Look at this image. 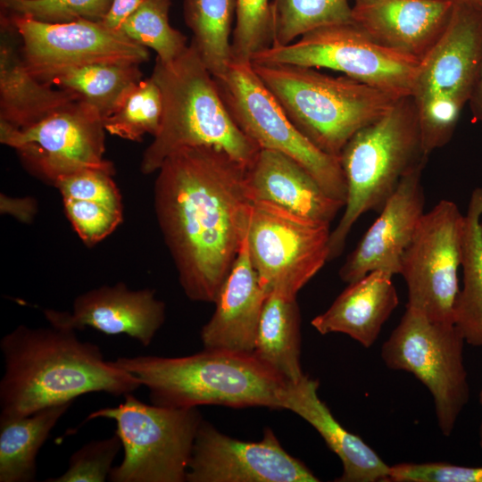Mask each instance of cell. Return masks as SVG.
Listing matches in <instances>:
<instances>
[{
    "label": "cell",
    "mask_w": 482,
    "mask_h": 482,
    "mask_svg": "<svg viewBox=\"0 0 482 482\" xmlns=\"http://www.w3.org/2000/svg\"><path fill=\"white\" fill-rule=\"evenodd\" d=\"M77 99L74 93L43 83L28 71L20 34L0 12V122L26 128Z\"/></svg>",
    "instance_id": "22"
},
{
    "label": "cell",
    "mask_w": 482,
    "mask_h": 482,
    "mask_svg": "<svg viewBox=\"0 0 482 482\" xmlns=\"http://www.w3.org/2000/svg\"><path fill=\"white\" fill-rule=\"evenodd\" d=\"M143 0H112L109 12L101 21L106 27L120 30L122 22L141 4Z\"/></svg>",
    "instance_id": "39"
},
{
    "label": "cell",
    "mask_w": 482,
    "mask_h": 482,
    "mask_svg": "<svg viewBox=\"0 0 482 482\" xmlns=\"http://www.w3.org/2000/svg\"><path fill=\"white\" fill-rule=\"evenodd\" d=\"M353 1H356V0H353Z\"/></svg>",
    "instance_id": "44"
},
{
    "label": "cell",
    "mask_w": 482,
    "mask_h": 482,
    "mask_svg": "<svg viewBox=\"0 0 482 482\" xmlns=\"http://www.w3.org/2000/svg\"><path fill=\"white\" fill-rule=\"evenodd\" d=\"M112 175L104 170L85 169L60 179L54 187L62 199L98 203L122 212L121 195Z\"/></svg>",
    "instance_id": "36"
},
{
    "label": "cell",
    "mask_w": 482,
    "mask_h": 482,
    "mask_svg": "<svg viewBox=\"0 0 482 482\" xmlns=\"http://www.w3.org/2000/svg\"><path fill=\"white\" fill-rule=\"evenodd\" d=\"M453 0H356L352 21L378 44L422 61L445 33Z\"/></svg>",
    "instance_id": "19"
},
{
    "label": "cell",
    "mask_w": 482,
    "mask_h": 482,
    "mask_svg": "<svg viewBox=\"0 0 482 482\" xmlns=\"http://www.w3.org/2000/svg\"><path fill=\"white\" fill-rule=\"evenodd\" d=\"M115 407L91 412L85 421L106 418L116 422L124 455L112 467V482H184L198 427L197 408L146 404L133 393Z\"/></svg>",
    "instance_id": "8"
},
{
    "label": "cell",
    "mask_w": 482,
    "mask_h": 482,
    "mask_svg": "<svg viewBox=\"0 0 482 482\" xmlns=\"http://www.w3.org/2000/svg\"><path fill=\"white\" fill-rule=\"evenodd\" d=\"M237 0H184L183 14L192 43L214 78L232 62L231 31Z\"/></svg>",
    "instance_id": "28"
},
{
    "label": "cell",
    "mask_w": 482,
    "mask_h": 482,
    "mask_svg": "<svg viewBox=\"0 0 482 482\" xmlns=\"http://www.w3.org/2000/svg\"><path fill=\"white\" fill-rule=\"evenodd\" d=\"M479 445H480V446L482 447V441H479Z\"/></svg>",
    "instance_id": "43"
},
{
    "label": "cell",
    "mask_w": 482,
    "mask_h": 482,
    "mask_svg": "<svg viewBox=\"0 0 482 482\" xmlns=\"http://www.w3.org/2000/svg\"><path fill=\"white\" fill-rule=\"evenodd\" d=\"M428 158L411 96L399 98L351 137L339 155L347 195L344 213L330 233L328 262L342 253L358 219L370 210L380 212L403 178Z\"/></svg>",
    "instance_id": "6"
},
{
    "label": "cell",
    "mask_w": 482,
    "mask_h": 482,
    "mask_svg": "<svg viewBox=\"0 0 482 482\" xmlns=\"http://www.w3.org/2000/svg\"><path fill=\"white\" fill-rule=\"evenodd\" d=\"M479 403H480L481 407H482V389H481L480 394H479ZM479 441H482V420H481L480 427H479Z\"/></svg>",
    "instance_id": "41"
},
{
    "label": "cell",
    "mask_w": 482,
    "mask_h": 482,
    "mask_svg": "<svg viewBox=\"0 0 482 482\" xmlns=\"http://www.w3.org/2000/svg\"><path fill=\"white\" fill-rule=\"evenodd\" d=\"M149 391L153 404L282 409L287 382L253 353L218 348L182 357L137 355L112 361Z\"/></svg>",
    "instance_id": "3"
},
{
    "label": "cell",
    "mask_w": 482,
    "mask_h": 482,
    "mask_svg": "<svg viewBox=\"0 0 482 482\" xmlns=\"http://www.w3.org/2000/svg\"><path fill=\"white\" fill-rule=\"evenodd\" d=\"M392 277L374 270L350 283L326 312L312 320V326L321 335L343 333L370 347L399 303Z\"/></svg>",
    "instance_id": "24"
},
{
    "label": "cell",
    "mask_w": 482,
    "mask_h": 482,
    "mask_svg": "<svg viewBox=\"0 0 482 482\" xmlns=\"http://www.w3.org/2000/svg\"><path fill=\"white\" fill-rule=\"evenodd\" d=\"M300 312L296 298L268 294L253 353L289 383L305 374L301 368Z\"/></svg>",
    "instance_id": "25"
},
{
    "label": "cell",
    "mask_w": 482,
    "mask_h": 482,
    "mask_svg": "<svg viewBox=\"0 0 482 482\" xmlns=\"http://www.w3.org/2000/svg\"><path fill=\"white\" fill-rule=\"evenodd\" d=\"M157 172L155 215L180 286L190 300L214 303L247 234L246 168L221 149L193 146Z\"/></svg>",
    "instance_id": "1"
},
{
    "label": "cell",
    "mask_w": 482,
    "mask_h": 482,
    "mask_svg": "<svg viewBox=\"0 0 482 482\" xmlns=\"http://www.w3.org/2000/svg\"><path fill=\"white\" fill-rule=\"evenodd\" d=\"M72 403L41 409L27 416L0 418V482H31L39 449Z\"/></svg>",
    "instance_id": "26"
},
{
    "label": "cell",
    "mask_w": 482,
    "mask_h": 482,
    "mask_svg": "<svg viewBox=\"0 0 482 482\" xmlns=\"http://www.w3.org/2000/svg\"><path fill=\"white\" fill-rule=\"evenodd\" d=\"M464 343L454 323L431 320L406 306L381 348L388 368L411 373L428 389L438 427L445 436H451L470 397Z\"/></svg>",
    "instance_id": "10"
},
{
    "label": "cell",
    "mask_w": 482,
    "mask_h": 482,
    "mask_svg": "<svg viewBox=\"0 0 482 482\" xmlns=\"http://www.w3.org/2000/svg\"><path fill=\"white\" fill-rule=\"evenodd\" d=\"M0 349V418L27 416L89 393L126 395L142 386L69 328L19 325L2 337Z\"/></svg>",
    "instance_id": "2"
},
{
    "label": "cell",
    "mask_w": 482,
    "mask_h": 482,
    "mask_svg": "<svg viewBox=\"0 0 482 482\" xmlns=\"http://www.w3.org/2000/svg\"><path fill=\"white\" fill-rule=\"evenodd\" d=\"M271 45L270 0H237L232 61L252 62L255 54Z\"/></svg>",
    "instance_id": "33"
},
{
    "label": "cell",
    "mask_w": 482,
    "mask_h": 482,
    "mask_svg": "<svg viewBox=\"0 0 482 482\" xmlns=\"http://www.w3.org/2000/svg\"><path fill=\"white\" fill-rule=\"evenodd\" d=\"M171 0H143L122 22L120 31L132 41L153 49L156 59L172 62L187 48V38L170 24Z\"/></svg>",
    "instance_id": "32"
},
{
    "label": "cell",
    "mask_w": 482,
    "mask_h": 482,
    "mask_svg": "<svg viewBox=\"0 0 482 482\" xmlns=\"http://www.w3.org/2000/svg\"><path fill=\"white\" fill-rule=\"evenodd\" d=\"M163 104L161 89L149 77L133 85L111 114L103 119L106 132L129 141L154 137L161 125Z\"/></svg>",
    "instance_id": "31"
},
{
    "label": "cell",
    "mask_w": 482,
    "mask_h": 482,
    "mask_svg": "<svg viewBox=\"0 0 482 482\" xmlns=\"http://www.w3.org/2000/svg\"><path fill=\"white\" fill-rule=\"evenodd\" d=\"M482 187L473 190L467 213L461 249L463 288L454 303L453 321L466 343L482 345Z\"/></svg>",
    "instance_id": "27"
},
{
    "label": "cell",
    "mask_w": 482,
    "mask_h": 482,
    "mask_svg": "<svg viewBox=\"0 0 482 482\" xmlns=\"http://www.w3.org/2000/svg\"><path fill=\"white\" fill-rule=\"evenodd\" d=\"M319 381L304 375L288 383L282 409L289 410L311 424L343 464L339 482H388L390 466L360 436L345 429L318 395Z\"/></svg>",
    "instance_id": "23"
},
{
    "label": "cell",
    "mask_w": 482,
    "mask_h": 482,
    "mask_svg": "<svg viewBox=\"0 0 482 482\" xmlns=\"http://www.w3.org/2000/svg\"><path fill=\"white\" fill-rule=\"evenodd\" d=\"M245 179L252 201L270 203L310 220L330 224L345 205L299 163L274 150L261 148Z\"/></svg>",
    "instance_id": "21"
},
{
    "label": "cell",
    "mask_w": 482,
    "mask_h": 482,
    "mask_svg": "<svg viewBox=\"0 0 482 482\" xmlns=\"http://www.w3.org/2000/svg\"><path fill=\"white\" fill-rule=\"evenodd\" d=\"M3 12L20 34L28 71L50 86L62 73L79 67L100 62L140 65L150 58L148 48L101 21L48 23Z\"/></svg>",
    "instance_id": "15"
},
{
    "label": "cell",
    "mask_w": 482,
    "mask_h": 482,
    "mask_svg": "<svg viewBox=\"0 0 482 482\" xmlns=\"http://www.w3.org/2000/svg\"><path fill=\"white\" fill-rule=\"evenodd\" d=\"M151 77L161 89L163 110L160 129L142 156L143 174L157 171L175 151L193 146L221 149L251 166L261 148L232 120L192 42L169 64L156 59Z\"/></svg>",
    "instance_id": "4"
},
{
    "label": "cell",
    "mask_w": 482,
    "mask_h": 482,
    "mask_svg": "<svg viewBox=\"0 0 482 482\" xmlns=\"http://www.w3.org/2000/svg\"><path fill=\"white\" fill-rule=\"evenodd\" d=\"M329 223L295 215L264 201H253L245 237L262 287L296 298L328 262Z\"/></svg>",
    "instance_id": "12"
},
{
    "label": "cell",
    "mask_w": 482,
    "mask_h": 482,
    "mask_svg": "<svg viewBox=\"0 0 482 482\" xmlns=\"http://www.w3.org/2000/svg\"><path fill=\"white\" fill-rule=\"evenodd\" d=\"M271 46H286L320 27L352 21L348 0H270Z\"/></svg>",
    "instance_id": "30"
},
{
    "label": "cell",
    "mask_w": 482,
    "mask_h": 482,
    "mask_svg": "<svg viewBox=\"0 0 482 482\" xmlns=\"http://www.w3.org/2000/svg\"><path fill=\"white\" fill-rule=\"evenodd\" d=\"M463 230L464 215L456 204L443 199L423 214L403 254L406 306L431 320L454 323Z\"/></svg>",
    "instance_id": "14"
},
{
    "label": "cell",
    "mask_w": 482,
    "mask_h": 482,
    "mask_svg": "<svg viewBox=\"0 0 482 482\" xmlns=\"http://www.w3.org/2000/svg\"><path fill=\"white\" fill-rule=\"evenodd\" d=\"M421 163L408 172L339 270L350 284L374 270L400 274L403 254L423 216L425 195Z\"/></svg>",
    "instance_id": "17"
},
{
    "label": "cell",
    "mask_w": 482,
    "mask_h": 482,
    "mask_svg": "<svg viewBox=\"0 0 482 482\" xmlns=\"http://www.w3.org/2000/svg\"><path fill=\"white\" fill-rule=\"evenodd\" d=\"M122 447L119 436L93 440L74 452L67 470L46 482H104L109 478L113 461Z\"/></svg>",
    "instance_id": "35"
},
{
    "label": "cell",
    "mask_w": 482,
    "mask_h": 482,
    "mask_svg": "<svg viewBox=\"0 0 482 482\" xmlns=\"http://www.w3.org/2000/svg\"><path fill=\"white\" fill-rule=\"evenodd\" d=\"M214 79L229 113L244 134L260 148L292 158L328 195L345 204L347 188L339 158L319 149L295 127L251 62L232 61Z\"/></svg>",
    "instance_id": "11"
},
{
    "label": "cell",
    "mask_w": 482,
    "mask_h": 482,
    "mask_svg": "<svg viewBox=\"0 0 482 482\" xmlns=\"http://www.w3.org/2000/svg\"><path fill=\"white\" fill-rule=\"evenodd\" d=\"M62 201L69 221L87 246L111 235L123 219L122 212L98 203L74 199Z\"/></svg>",
    "instance_id": "37"
},
{
    "label": "cell",
    "mask_w": 482,
    "mask_h": 482,
    "mask_svg": "<svg viewBox=\"0 0 482 482\" xmlns=\"http://www.w3.org/2000/svg\"><path fill=\"white\" fill-rule=\"evenodd\" d=\"M187 482H318L267 428L258 442L232 438L202 420L188 462Z\"/></svg>",
    "instance_id": "16"
},
{
    "label": "cell",
    "mask_w": 482,
    "mask_h": 482,
    "mask_svg": "<svg viewBox=\"0 0 482 482\" xmlns=\"http://www.w3.org/2000/svg\"><path fill=\"white\" fill-rule=\"evenodd\" d=\"M266 290L260 283L245 240L201 330L204 348L253 353Z\"/></svg>",
    "instance_id": "20"
},
{
    "label": "cell",
    "mask_w": 482,
    "mask_h": 482,
    "mask_svg": "<svg viewBox=\"0 0 482 482\" xmlns=\"http://www.w3.org/2000/svg\"><path fill=\"white\" fill-rule=\"evenodd\" d=\"M388 482H482V467L445 462L398 463L390 466Z\"/></svg>",
    "instance_id": "38"
},
{
    "label": "cell",
    "mask_w": 482,
    "mask_h": 482,
    "mask_svg": "<svg viewBox=\"0 0 482 482\" xmlns=\"http://www.w3.org/2000/svg\"><path fill=\"white\" fill-rule=\"evenodd\" d=\"M44 313L51 325L124 334L148 346L164 322L165 304L153 289L131 290L119 282L80 294L70 312L47 309Z\"/></svg>",
    "instance_id": "18"
},
{
    "label": "cell",
    "mask_w": 482,
    "mask_h": 482,
    "mask_svg": "<svg viewBox=\"0 0 482 482\" xmlns=\"http://www.w3.org/2000/svg\"><path fill=\"white\" fill-rule=\"evenodd\" d=\"M252 62L331 69L395 98L411 95L420 63L378 44L353 21L320 27L286 46H270Z\"/></svg>",
    "instance_id": "9"
},
{
    "label": "cell",
    "mask_w": 482,
    "mask_h": 482,
    "mask_svg": "<svg viewBox=\"0 0 482 482\" xmlns=\"http://www.w3.org/2000/svg\"><path fill=\"white\" fill-rule=\"evenodd\" d=\"M482 64V3L453 1L442 37L420 61L411 96L427 155L452 138Z\"/></svg>",
    "instance_id": "7"
},
{
    "label": "cell",
    "mask_w": 482,
    "mask_h": 482,
    "mask_svg": "<svg viewBox=\"0 0 482 482\" xmlns=\"http://www.w3.org/2000/svg\"><path fill=\"white\" fill-rule=\"evenodd\" d=\"M138 64L100 62L68 71L52 86L71 91L93 105L102 118L112 112L124 94L142 79Z\"/></svg>",
    "instance_id": "29"
},
{
    "label": "cell",
    "mask_w": 482,
    "mask_h": 482,
    "mask_svg": "<svg viewBox=\"0 0 482 482\" xmlns=\"http://www.w3.org/2000/svg\"><path fill=\"white\" fill-rule=\"evenodd\" d=\"M453 1H458V0H453ZM467 1H475V2L482 3V0H467Z\"/></svg>",
    "instance_id": "42"
},
{
    "label": "cell",
    "mask_w": 482,
    "mask_h": 482,
    "mask_svg": "<svg viewBox=\"0 0 482 482\" xmlns=\"http://www.w3.org/2000/svg\"><path fill=\"white\" fill-rule=\"evenodd\" d=\"M112 0H0V10L48 23L102 21Z\"/></svg>",
    "instance_id": "34"
},
{
    "label": "cell",
    "mask_w": 482,
    "mask_h": 482,
    "mask_svg": "<svg viewBox=\"0 0 482 482\" xmlns=\"http://www.w3.org/2000/svg\"><path fill=\"white\" fill-rule=\"evenodd\" d=\"M468 104L474 119L482 122V64Z\"/></svg>",
    "instance_id": "40"
},
{
    "label": "cell",
    "mask_w": 482,
    "mask_h": 482,
    "mask_svg": "<svg viewBox=\"0 0 482 482\" xmlns=\"http://www.w3.org/2000/svg\"><path fill=\"white\" fill-rule=\"evenodd\" d=\"M105 132L101 114L81 99L26 128L0 122V142L16 150L28 171L54 186L85 169L114 173L113 164L104 157Z\"/></svg>",
    "instance_id": "13"
},
{
    "label": "cell",
    "mask_w": 482,
    "mask_h": 482,
    "mask_svg": "<svg viewBox=\"0 0 482 482\" xmlns=\"http://www.w3.org/2000/svg\"><path fill=\"white\" fill-rule=\"evenodd\" d=\"M252 65L295 127L319 149L337 158L356 132L399 99L345 75L334 77L312 67Z\"/></svg>",
    "instance_id": "5"
}]
</instances>
